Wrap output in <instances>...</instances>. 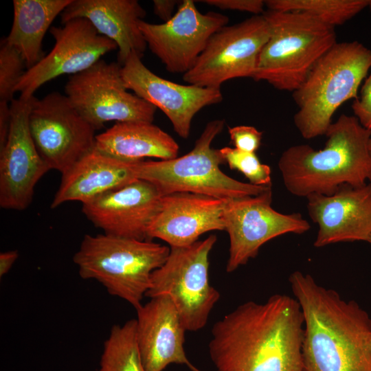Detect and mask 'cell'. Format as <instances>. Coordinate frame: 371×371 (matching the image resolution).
Returning <instances> with one entry per match:
<instances>
[{
    "label": "cell",
    "instance_id": "cell-1",
    "mask_svg": "<svg viewBox=\"0 0 371 371\" xmlns=\"http://www.w3.org/2000/svg\"><path fill=\"white\" fill-rule=\"evenodd\" d=\"M304 317L284 294L245 302L216 322L209 353L216 371H303Z\"/></svg>",
    "mask_w": 371,
    "mask_h": 371
},
{
    "label": "cell",
    "instance_id": "cell-2",
    "mask_svg": "<svg viewBox=\"0 0 371 371\" xmlns=\"http://www.w3.org/2000/svg\"><path fill=\"white\" fill-rule=\"evenodd\" d=\"M304 317L303 371H371V318L299 271L289 278Z\"/></svg>",
    "mask_w": 371,
    "mask_h": 371
},
{
    "label": "cell",
    "instance_id": "cell-3",
    "mask_svg": "<svg viewBox=\"0 0 371 371\" xmlns=\"http://www.w3.org/2000/svg\"><path fill=\"white\" fill-rule=\"evenodd\" d=\"M323 149L292 146L281 155L278 168L286 190L297 196L333 194L341 186L371 182V131L355 116L341 115L331 123Z\"/></svg>",
    "mask_w": 371,
    "mask_h": 371
},
{
    "label": "cell",
    "instance_id": "cell-4",
    "mask_svg": "<svg viewBox=\"0 0 371 371\" xmlns=\"http://www.w3.org/2000/svg\"><path fill=\"white\" fill-rule=\"evenodd\" d=\"M370 69L371 49L359 41L337 42L326 52L293 92L298 106L293 121L301 135L305 139L325 135L337 109L358 98Z\"/></svg>",
    "mask_w": 371,
    "mask_h": 371
},
{
    "label": "cell",
    "instance_id": "cell-5",
    "mask_svg": "<svg viewBox=\"0 0 371 371\" xmlns=\"http://www.w3.org/2000/svg\"><path fill=\"white\" fill-rule=\"evenodd\" d=\"M170 251L168 246L152 240L87 234L73 261L82 279L97 280L110 295L137 310L150 288L153 272L166 262Z\"/></svg>",
    "mask_w": 371,
    "mask_h": 371
},
{
    "label": "cell",
    "instance_id": "cell-6",
    "mask_svg": "<svg viewBox=\"0 0 371 371\" xmlns=\"http://www.w3.org/2000/svg\"><path fill=\"white\" fill-rule=\"evenodd\" d=\"M263 15L270 34L252 79L293 92L315 63L337 43L335 27L303 13L268 10Z\"/></svg>",
    "mask_w": 371,
    "mask_h": 371
},
{
    "label": "cell",
    "instance_id": "cell-7",
    "mask_svg": "<svg viewBox=\"0 0 371 371\" xmlns=\"http://www.w3.org/2000/svg\"><path fill=\"white\" fill-rule=\"evenodd\" d=\"M224 126V120L208 122L194 148L183 156L138 161L137 179L154 185L161 195L190 192L223 200L256 196L271 188L239 181L221 170L220 165L225 162L220 150L212 148V144Z\"/></svg>",
    "mask_w": 371,
    "mask_h": 371
},
{
    "label": "cell",
    "instance_id": "cell-8",
    "mask_svg": "<svg viewBox=\"0 0 371 371\" xmlns=\"http://www.w3.org/2000/svg\"><path fill=\"white\" fill-rule=\"evenodd\" d=\"M215 235L181 247H170L166 262L155 270L145 296L168 295L186 330L197 331L207 324L220 298L209 282V254Z\"/></svg>",
    "mask_w": 371,
    "mask_h": 371
},
{
    "label": "cell",
    "instance_id": "cell-9",
    "mask_svg": "<svg viewBox=\"0 0 371 371\" xmlns=\"http://www.w3.org/2000/svg\"><path fill=\"white\" fill-rule=\"evenodd\" d=\"M127 90L122 65L102 59L71 76L65 87V95L95 130L110 121L153 122L157 108Z\"/></svg>",
    "mask_w": 371,
    "mask_h": 371
},
{
    "label": "cell",
    "instance_id": "cell-10",
    "mask_svg": "<svg viewBox=\"0 0 371 371\" xmlns=\"http://www.w3.org/2000/svg\"><path fill=\"white\" fill-rule=\"evenodd\" d=\"M270 34L263 14L225 25L214 34L194 65L183 74L189 85L221 88L225 82L253 77Z\"/></svg>",
    "mask_w": 371,
    "mask_h": 371
},
{
    "label": "cell",
    "instance_id": "cell-11",
    "mask_svg": "<svg viewBox=\"0 0 371 371\" xmlns=\"http://www.w3.org/2000/svg\"><path fill=\"white\" fill-rule=\"evenodd\" d=\"M29 127L45 163L61 174L94 148L96 130L65 95L56 91L34 98Z\"/></svg>",
    "mask_w": 371,
    "mask_h": 371
},
{
    "label": "cell",
    "instance_id": "cell-12",
    "mask_svg": "<svg viewBox=\"0 0 371 371\" xmlns=\"http://www.w3.org/2000/svg\"><path fill=\"white\" fill-rule=\"evenodd\" d=\"M272 189L256 196L224 200L223 220L229 237L226 270L232 272L255 258L270 240L311 228L300 213L282 214L271 207Z\"/></svg>",
    "mask_w": 371,
    "mask_h": 371
},
{
    "label": "cell",
    "instance_id": "cell-13",
    "mask_svg": "<svg viewBox=\"0 0 371 371\" xmlns=\"http://www.w3.org/2000/svg\"><path fill=\"white\" fill-rule=\"evenodd\" d=\"M228 22L224 14L201 13L194 1L183 0L168 21L154 24L141 20L139 27L147 46L166 70L184 74L194 65L212 36Z\"/></svg>",
    "mask_w": 371,
    "mask_h": 371
},
{
    "label": "cell",
    "instance_id": "cell-14",
    "mask_svg": "<svg viewBox=\"0 0 371 371\" xmlns=\"http://www.w3.org/2000/svg\"><path fill=\"white\" fill-rule=\"evenodd\" d=\"M63 25L50 28L55 45L39 62L25 71L15 88L20 95L32 97L47 82L62 75L82 72L104 55L117 49L113 41L100 34L87 19H74Z\"/></svg>",
    "mask_w": 371,
    "mask_h": 371
},
{
    "label": "cell",
    "instance_id": "cell-15",
    "mask_svg": "<svg viewBox=\"0 0 371 371\" xmlns=\"http://www.w3.org/2000/svg\"><path fill=\"white\" fill-rule=\"evenodd\" d=\"M34 98L20 95L10 103V131L0 149V206L3 209H26L36 183L49 170L30 131L29 115Z\"/></svg>",
    "mask_w": 371,
    "mask_h": 371
},
{
    "label": "cell",
    "instance_id": "cell-16",
    "mask_svg": "<svg viewBox=\"0 0 371 371\" xmlns=\"http://www.w3.org/2000/svg\"><path fill=\"white\" fill-rule=\"evenodd\" d=\"M122 76L126 88L159 109L184 139L190 135L194 116L203 108L223 100L221 88L180 85L159 77L135 52L122 66Z\"/></svg>",
    "mask_w": 371,
    "mask_h": 371
},
{
    "label": "cell",
    "instance_id": "cell-17",
    "mask_svg": "<svg viewBox=\"0 0 371 371\" xmlns=\"http://www.w3.org/2000/svg\"><path fill=\"white\" fill-rule=\"evenodd\" d=\"M161 196L154 185L137 179L82 203V211L105 234L146 240Z\"/></svg>",
    "mask_w": 371,
    "mask_h": 371
},
{
    "label": "cell",
    "instance_id": "cell-18",
    "mask_svg": "<svg viewBox=\"0 0 371 371\" xmlns=\"http://www.w3.org/2000/svg\"><path fill=\"white\" fill-rule=\"evenodd\" d=\"M307 210L318 225L314 246L367 241L371 236V182L341 186L333 194L307 196Z\"/></svg>",
    "mask_w": 371,
    "mask_h": 371
},
{
    "label": "cell",
    "instance_id": "cell-19",
    "mask_svg": "<svg viewBox=\"0 0 371 371\" xmlns=\"http://www.w3.org/2000/svg\"><path fill=\"white\" fill-rule=\"evenodd\" d=\"M223 205V199L199 194L162 195L148 229V240L159 238L170 247H181L194 244L205 232L225 230Z\"/></svg>",
    "mask_w": 371,
    "mask_h": 371
},
{
    "label": "cell",
    "instance_id": "cell-20",
    "mask_svg": "<svg viewBox=\"0 0 371 371\" xmlns=\"http://www.w3.org/2000/svg\"><path fill=\"white\" fill-rule=\"evenodd\" d=\"M136 311L137 342L146 371H163L171 363L201 371L186 357L183 348L186 330L168 295L152 297Z\"/></svg>",
    "mask_w": 371,
    "mask_h": 371
},
{
    "label": "cell",
    "instance_id": "cell-21",
    "mask_svg": "<svg viewBox=\"0 0 371 371\" xmlns=\"http://www.w3.org/2000/svg\"><path fill=\"white\" fill-rule=\"evenodd\" d=\"M146 13L137 0H72L60 14L64 23L76 18L89 20L96 31L117 47L123 65L132 52L142 58L147 44L139 27Z\"/></svg>",
    "mask_w": 371,
    "mask_h": 371
},
{
    "label": "cell",
    "instance_id": "cell-22",
    "mask_svg": "<svg viewBox=\"0 0 371 371\" xmlns=\"http://www.w3.org/2000/svg\"><path fill=\"white\" fill-rule=\"evenodd\" d=\"M138 161L119 159L93 148L62 174L51 207L72 201L84 203L138 179Z\"/></svg>",
    "mask_w": 371,
    "mask_h": 371
},
{
    "label": "cell",
    "instance_id": "cell-23",
    "mask_svg": "<svg viewBox=\"0 0 371 371\" xmlns=\"http://www.w3.org/2000/svg\"><path fill=\"white\" fill-rule=\"evenodd\" d=\"M94 148L104 155L126 161L145 157L161 160L177 157L179 146L166 132L153 122H117L95 136Z\"/></svg>",
    "mask_w": 371,
    "mask_h": 371
},
{
    "label": "cell",
    "instance_id": "cell-24",
    "mask_svg": "<svg viewBox=\"0 0 371 371\" xmlns=\"http://www.w3.org/2000/svg\"><path fill=\"white\" fill-rule=\"evenodd\" d=\"M72 0H14L13 22L5 40L23 57L27 69L43 57L42 43L56 17Z\"/></svg>",
    "mask_w": 371,
    "mask_h": 371
},
{
    "label": "cell",
    "instance_id": "cell-25",
    "mask_svg": "<svg viewBox=\"0 0 371 371\" xmlns=\"http://www.w3.org/2000/svg\"><path fill=\"white\" fill-rule=\"evenodd\" d=\"M265 3L269 10L306 14L335 27L368 7L369 0H267Z\"/></svg>",
    "mask_w": 371,
    "mask_h": 371
},
{
    "label": "cell",
    "instance_id": "cell-26",
    "mask_svg": "<svg viewBox=\"0 0 371 371\" xmlns=\"http://www.w3.org/2000/svg\"><path fill=\"white\" fill-rule=\"evenodd\" d=\"M136 319L114 325L104 343L98 371H146L139 352Z\"/></svg>",
    "mask_w": 371,
    "mask_h": 371
},
{
    "label": "cell",
    "instance_id": "cell-27",
    "mask_svg": "<svg viewBox=\"0 0 371 371\" xmlns=\"http://www.w3.org/2000/svg\"><path fill=\"white\" fill-rule=\"evenodd\" d=\"M219 150L229 168L243 174L249 183L258 186H271V168L268 165L262 164L255 153L227 146Z\"/></svg>",
    "mask_w": 371,
    "mask_h": 371
},
{
    "label": "cell",
    "instance_id": "cell-28",
    "mask_svg": "<svg viewBox=\"0 0 371 371\" xmlns=\"http://www.w3.org/2000/svg\"><path fill=\"white\" fill-rule=\"evenodd\" d=\"M25 66L20 53L4 38L0 45V102L11 103Z\"/></svg>",
    "mask_w": 371,
    "mask_h": 371
},
{
    "label": "cell",
    "instance_id": "cell-29",
    "mask_svg": "<svg viewBox=\"0 0 371 371\" xmlns=\"http://www.w3.org/2000/svg\"><path fill=\"white\" fill-rule=\"evenodd\" d=\"M231 141L236 148L249 153H256L259 148L262 132L251 126L240 125L229 127Z\"/></svg>",
    "mask_w": 371,
    "mask_h": 371
},
{
    "label": "cell",
    "instance_id": "cell-30",
    "mask_svg": "<svg viewBox=\"0 0 371 371\" xmlns=\"http://www.w3.org/2000/svg\"><path fill=\"white\" fill-rule=\"evenodd\" d=\"M351 106L361 125L371 131V71L363 84L360 96L354 100Z\"/></svg>",
    "mask_w": 371,
    "mask_h": 371
},
{
    "label": "cell",
    "instance_id": "cell-31",
    "mask_svg": "<svg viewBox=\"0 0 371 371\" xmlns=\"http://www.w3.org/2000/svg\"><path fill=\"white\" fill-rule=\"evenodd\" d=\"M202 2L222 10H237L262 14L265 6L262 0H205Z\"/></svg>",
    "mask_w": 371,
    "mask_h": 371
},
{
    "label": "cell",
    "instance_id": "cell-32",
    "mask_svg": "<svg viewBox=\"0 0 371 371\" xmlns=\"http://www.w3.org/2000/svg\"><path fill=\"white\" fill-rule=\"evenodd\" d=\"M11 124V108L8 102H0V149L8 137Z\"/></svg>",
    "mask_w": 371,
    "mask_h": 371
},
{
    "label": "cell",
    "instance_id": "cell-33",
    "mask_svg": "<svg viewBox=\"0 0 371 371\" xmlns=\"http://www.w3.org/2000/svg\"><path fill=\"white\" fill-rule=\"evenodd\" d=\"M180 2L175 0H154V12L164 23L167 22L174 16L175 8Z\"/></svg>",
    "mask_w": 371,
    "mask_h": 371
},
{
    "label": "cell",
    "instance_id": "cell-34",
    "mask_svg": "<svg viewBox=\"0 0 371 371\" xmlns=\"http://www.w3.org/2000/svg\"><path fill=\"white\" fill-rule=\"evenodd\" d=\"M19 257L16 250L7 251L0 254V277L4 276L12 268Z\"/></svg>",
    "mask_w": 371,
    "mask_h": 371
},
{
    "label": "cell",
    "instance_id": "cell-35",
    "mask_svg": "<svg viewBox=\"0 0 371 371\" xmlns=\"http://www.w3.org/2000/svg\"><path fill=\"white\" fill-rule=\"evenodd\" d=\"M368 150L371 155V138L370 139L369 142H368Z\"/></svg>",
    "mask_w": 371,
    "mask_h": 371
},
{
    "label": "cell",
    "instance_id": "cell-36",
    "mask_svg": "<svg viewBox=\"0 0 371 371\" xmlns=\"http://www.w3.org/2000/svg\"><path fill=\"white\" fill-rule=\"evenodd\" d=\"M369 348H370V352H371V335H370V339H369Z\"/></svg>",
    "mask_w": 371,
    "mask_h": 371
},
{
    "label": "cell",
    "instance_id": "cell-37",
    "mask_svg": "<svg viewBox=\"0 0 371 371\" xmlns=\"http://www.w3.org/2000/svg\"><path fill=\"white\" fill-rule=\"evenodd\" d=\"M368 8H369L370 10H371V0H369Z\"/></svg>",
    "mask_w": 371,
    "mask_h": 371
},
{
    "label": "cell",
    "instance_id": "cell-38",
    "mask_svg": "<svg viewBox=\"0 0 371 371\" xmlns=\"http://www.w3.org/2000/svg\"><path fill=\"white\" fill-rule=\"evenodd\" d=\"M368 242L369 243H370V244H371V236H370V238H369V239H368Z\"/></svg>",
    "mask_w": 371,
    "mask_h": 371
}]
</instances>
